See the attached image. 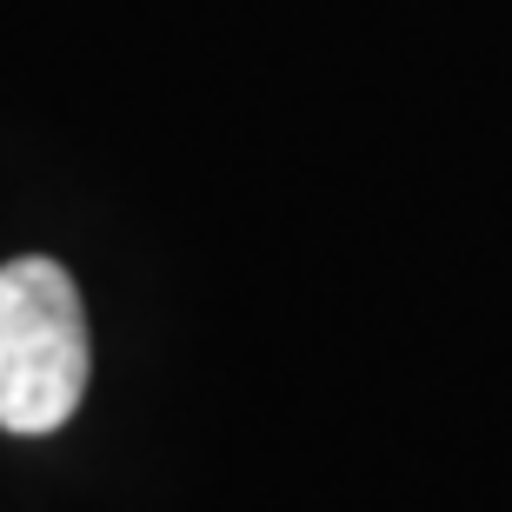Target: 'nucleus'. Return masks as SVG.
<instances>
[{
    "mask_svg": "<svg viewBox=\"0 0 512 512\" xmlns=\"http://www.w3.org/2000/svg\"><path fill=\"white\" fill-rule=\"evenodd\" d=\"M94 346H87V306L60 260L0 266V426L40 439L67 426L87 399Z\"/></svg>",
    "mask_w": 512,
    "mask_h": 512,
    "instance_id": "1",
    "label": "nucleus"
}]
</instances>
